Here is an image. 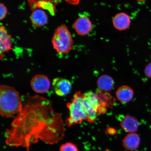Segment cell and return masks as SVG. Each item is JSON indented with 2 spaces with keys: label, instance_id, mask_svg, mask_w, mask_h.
Masks as SVG:
<instances>
[{
  "label": "cell",
  "instance_id": "18",
  "mask_svg": "<svg viewBox=\"0 0 151 151\" xmlns=\"http://www.w3.org/2000/svg\"><path fill=\"white\" fill-rule=\"evenodd\" d=\"M26 1H28L29 0H26ZM65 1L69 4L75 5H78L80 1V0H65Z\"/></svg>",
  "mask_w": 151,
  "mask_h": 151
},
{
  "label": "cell",
  "instance_id": "1",
  "mask_svg": "<svg viewBox=\"0 0 151 151\" xmlns=\"http://www.w3.org/2000/svg\"><path fill=\"white\" fill-rule=\"evenodd\" d=\"M22 98V111L6 132V144L29 151L30 146L39 140L51 145L61 140L65 134V125L61 115L53 109L52 101L37 95Z\"/></svg>",
  "mask_w": 151,
  "mask_h": 151
},
{
  "label": "cell",
  "instance_id": "15",
  "mask_svg": "<svg viewBox=\"0 0 151 151\" xmlns=\"http://www.w3.org/2000/svg\"><path fill=\"white\" fill-rule=\"evenodd\" d=\"M60 151H79L77 147L74 144L70 142H67L61 145Z\"/></svg>",
  "mask_w": 151,
  "mask_h": 151
},
{
  "label": "cell",
  "instance_id": "8",
  "mask_svg": "<svg viewBox=\"0 0 151 151\" xmlns=\"http://www.w3.org/2000/svg\"><path fill=\"white\" fill-rule=\"evenodd\" d=\"M0 46L1 59L4 53L12 49L11 36L7 33L6 28L4 26L0 27Z\"/></svg>",
  "mask_w": 151,
  "mask_h": 151
},
{
  "label": "cell",
  "instance_id": "10",
  "mask_svg": "<svg viewBox=\"0 0 151 151\" xmlns=\"http://www.w3.org/2000/svg\"><path fill=\"white\" fill-rule=\"evenodd\" d=\"M113 26L119 31H124L129 27L131 23L129 15L125 13H119L113 19Z\"/></svg>",
  "mask_w": 151,
  "mask_h": 151
},
{
  "label": "cell",
  "instance_id": "7",
  "mask_svg": "<svg viewBox=\"0 0 151 151\" xmlns=\"http://www.w3.org/2000/svg\"><path fill=\"white\" fill-rule=\"evenodd\" d=\"M73 27L78 35L85 36L91 31L92 24L90 19L83 15L77 19L73 24Z\"/></svg>",
  "mask_w": 151,
  "mask_h": 151
},
{
  "label": "cell",
  "instance_id": "11",
  "mask_svg": "<svg viewBox=\"0 0 151 151\" xmlns=\"http://www.w3.org/2000/svg\"><path fill=\"white\" fill-rule=\"evenodd\" d=\"M30 19L33 25L37 27H41L48 23V17L44 11L37 9L34 10L32 13Z\"/></svg>",
  "mask_w": 151,
  "mask_h": 151
},
{
  "label": "cell",
  "instance_id": "2",
  "mask_svg": "<svg viewBox=\"0 0 151 151\" xmlns=\"http://www.w3.org/2000/svg\"><path fill=\"white\" fill-rule=\"evenodd\" d=\"M22 101L19 93L14 87L7 85L0 86V113L3 117L14 118L22 111Z\"/></svg>",
  "mask_w": 151,
  "mask_h": 151
},
{
  "label": "cell",
  "instance_id": "13",
  "mask_svg": "<svg viewBox=\"0 0 151 151\" xmlns=\"http://www.w3.org/2000/svg\"><path fill=\"white\" fill-rule=\"evenodd\" d=\"M117 99L120 102L126 104L129 102L133 99L134 92L129 86L124 85L118 88L116 92Z\"/></svg>",
  "mask_w": 151,
  "mask_h": 151
},
{
  "label": "cell",
  "instance_id": "6",
  "mask_svg": "<svg viewBox=\"0 0 151 151\" xmlns=\"http://www.w3.org/2000/svg\"><path fill=\"white\" fill-rule=\"evenodd\" d=\"M53 90L57 95L65 97L70 92L72 84L67 79L58 77L54 79L52 82Z\"/></svg>",
  "mask_w": 151,
  "mask_h": 151
},
{
  "label": "cell",
  "instance_id": "3",
  "mask_svg": "<svg viewBox=\"0 0 151 151\" xmlns=\"http://www.w3.org/2000/svg\"><path fill=\"white\" fill-rule=\"evenodd\" d=\"M84 93L80 91L76 93L70 102L67 104L69 116L66 120V125L69 127L81 123L87 119L83 103Z\"/></svg>",
  "mask_w": 151,
  "mask_h": 151
},
{
  "label": "cell",
  "instance_id": "12",
  "mask_svg": "<svg viewBox=\"0 0 151 151\" xmlns=\"http://www.w3.org/2000/svg\"><path fill=\"white\" fill-rule=\"evenodd\" d=\"M140 138L135 133L128 134L122 140V145L126 150L134 151L137 150L140 143Z\"/></svg>",
  "mask_w": 151,
  "mask_h": 151
},
{
  "label": "cell",
  "instance_id": "17",
  "mask_svg": "<svg viewBox=\"0 0 151 151\" xmlns=\"http://www.w3.org/2000/svg\"><path fill=\"white\" fill-rule=\"evenodd\" d=\"M145 73L148 78H151V62L149 63L145 68Z\"/></svg>",
  "mask_w": 151,
  "mask_h": 151
},
{
  "label": "cell",
  "instance_id": "5",
  "mask_svg": "<svg viewBox=\"0 0 151 151\" xmlns=\"http://www.w3.org/2000/svg\"><path fill=\"white\" fill-rule=\"evenodd\" d=\"M31 88L36 93L42 94L46 93L50 90L51 83L46 76L38 74L35 76L31 81Z\"/></svg>",
  "mask_w": 151,
  "mask_h": 151
},
{
  "label": "cell",
  "instance_id": "16",
  "mask_svg": "<svg viewBox=\"0 0 151 151\" xmlns=\"http://www.w3.org/2000/svg\"><path fill=\"white\" fill-rule=\"evenodd\" d=\"M0 20H2L4 19L6 16L7 10L6 7L3 4L1 3L0 4Z\"/></svg>",
  "mask_w": 151,
  "mask_h": 151
},
{
  "label": "cell",
  "instance_id": "19",
  "mask_svg": "<svg viewBox=\"0 0 151 151\" xmlns=\"http://www.w3.org/2000/svg\"><path fill=\"white\" fill-rule=\"evenodd\" d=\"M107 133L110 135H114L116 133V131L114 128H109L107 129L106 131Z\"/></svg>",
  "mask_w": 151,
  "mask_h": 151
},
{
  "label": "cell",
  "instance_id": "4",
  "mask_svg": "<svg viewBox=\"0 0 151 151\" xmlns=\"http://www.w3.org/2000/svg\"><path fill=\"white\" fill-rule=\"evenodd\" d=\"M52 42L54 49L59 54L68 53L73 48L72 36L65 24H62L56 28Z\"/></svg>",
  "mask_w": 151,
  "mask_h": 151
},
{
  "label": "cell",
  "instance_id": "9",
  "mask_svg": "<svg viewBox=\"0 0 151 151\" xmlns=\"http://www.w3.org/2000/svg\"><path fill=\"white\" fill-rule=\"evenodd\" d=\"M120 125L122 129L127 133H135L138 129L139 122L134 117L126 115L121 119Z\"/></svg>",
  "mask_w": 151,
  "mask_h": 151
},
{
  "label": "cell",
  "instance_id": "20",
  "mask_svg": "<svg viewBox=\"0 0 151 151\" xmlns=\"http://www.w3.org/2000/svg\"><path fill=\"white\" fill-rule=\"evenodd\" d=\"M137 1L141 2H143L147 1V0H137Z\"/></svg>",
  "mask_w": 151,
  "mask_h": 151
},
{
  "label": "cell",
  "instance_id": "14",
  "mask_svg": "<svg viewBox=\"0 0 151 151\" xmlns=\"http://www.w3.org/2000/svg\"><path fill=\"white\" fill-rule=\"evenodd\" d=\"M98 88L101 91L108 92L112 90L114 86V82L112 77L107 75L100 76L97 81Z\"/></svg>",
  "mask_w": 151,
  "mask_h": 151
}]
</instances>
